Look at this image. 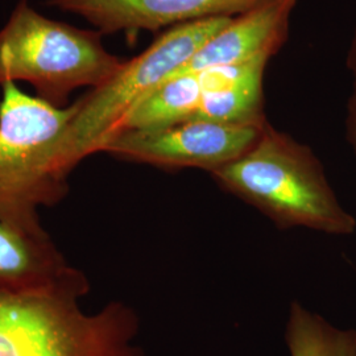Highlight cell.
<instances>
[{"label": "cell", "mask_w": 356, "mask_h": 356, "mask_svg": "<svg viewBox=\"0 0 356 356\" xmlns=\"http://www.w3.org/2000/svg\"><path fill=\"white\" fill-rule=\"evenodd\" d=\"M139 332L123 301L85 313L74 298L0 294V356H145Z\"/></svg>", "instance_id": "4"}, {"label": "cell", "mask_w": 356, "mask_h": 356, "mask_svg": "<svg viewBox=\"0 0 356 356\" xmlns=\"http://www.w3.org/2000/svg\"><path fill=\"white\" fill-rule=\"evenodd\" d=\"M270 58L261 57L247 64L172 76L144 97L115 134L191 120L264 126L268 123L264 76Z\"/></svg>", "instance_id": "6"}, {"label": "cell", "mask_w": 356, "mask_h": 356, "mask_svg": "<svg viewBox=\"0 0 356 356\" xmlns=\"http://www.w3.org/2000/svg\"><path fill=\"white\" fill-rule=\"evenodd\" d=\"M291 356H356L355 329H341L293 301L285 326Z\"/></svg>", "instance_id": "11"}, {"label": "cell", "mask_w": 356, "mask_h": 356, "mask_svg": "<svg viewBox=\"0 0 356 356\" xmlns=\"http://www.w3.org/2000/svg\"><path fill=\"white\" fill-rule=\"evenodd\" d=\"M267 124L191 120L152 129H127L106 141L101 153L168 172L201 169L213 173L247 152Z\"/></svg>", "instance_id": "7"}, {"label": "cell", "mask_w": 356, "mask_h": 356, "mask_svg": "<svg viewBox=\"0 0 356 356\" xmlns=\"http://www.w3.org/2000/svg\"><path fill=\"white\" fill-rule=\"evenodd\" d=\"M346 63H347L348 70L351 72V74L355 78L356 83V28L353 40H351L350 49H348V53H347V61Z\"/></svg>", "instance_id": "13"}, {"label": "cell", "mask_w": 356, "mask_h": 356, "mask_svg": "<svg viewBox=\"0 0 356 356\" xmlns=\"http://www.w3.org/2000/svg\"><path fill=\"white\" fill-rule=\"evenodd\" d=\"M210 176L280 229L339 236L355 232V216L338 200L312 148L270 123L247 152Z\"/></svg>", "instance_id": "2"}, {"label": "cell", "mask_w": 356, "mask_h": 356, "mask_svg": "<svg viewBox=\"0 0 356 356\" xmlns=\"http://www.w3.org/2000/svg\"><path fill=\"white\" fill-rule=\"evenodd\" d=\"M346 131L347 140L351 144L356 157V83L354 85L353 94L347 104V119H346Z\"/></svg>", "instance_id": "12"}, {"label": "cell", "mask_w": 356, "mask_h": 356, "mask_svg": "<svg viewBox=\"0 0 356 356\" xmlns=\"http://www.w3.org/2000/svg\"><path fill=\"white\" fill-rule=\"evenodd\" d=\"M74 102L56 107L16 83L0 98V220L33 235H45L41 207L64 201L69 176V131Z\"/></svg>", "instance_id": "1"}, {"label": "cell", "mask_w": 356, "mask_h": 356, "mask_svg": "<svg viewBox=\"0 0 356 356\" xmlns=\"http://www.w3.org/2000/svg\"><path fill=\"white\" fill-rule=\"evenodd\" d=\"M102 38L97 29L57 22L19 0L0 29V89L26 82L40 99L67 107L76 90L102 86L126 63L104 48Z\"/></svg>", "instance_id": "3"}, {"label": "cell", "mask_w": 356, "mask_h": 356, "mask_svg": "<svg viewBox=\"0 0 356 356\" xmlns=\"http://www.w3.org/2000/svg\"><path fill=\"white\" fill-rule=\"evenodd\" d=\"M267 0H48L63 13H74L102 35L159 32L216 17H235Z\"/></svg>", "instance_id": "8"}, {"label": "cell", "mask_w": 356, "mask_h": 356, "mask_svg": "<svg viewBox=\"0 0 356 356\" xmlns=\"http://www.w3.org/2000/svg\"><path fill=\"white\" fill-rule=\"evenodd\" d=\"M89 279L70 264L49 234L33 235L0 220V294L81 300Z\"/></svg>", "instance_id": "9"}, {"label": "cell", "mask_w": 356, "mask_h": 356, "mask_svg": "<svg viewBox=\"0 0 356 356\" xmlns=\"http://www.w3.org/2000/svg\"><path fill=\"white\" fill-rule=\"evenodd\" d=\"M231 19H207L163 31L145 51L126 60L110 81L74 101L76 114L69 131L72 168L76 169L91 154L101 153L126 115L186 64Z\"/></svg>", "instance_id": "5"}, {"label": "cell", "mask_w": 356, "mask_h": 356, "mask_svg": "<svg viewBox=\"0 0 356 356\" xmlns=\"http://www.w3.org/2000/svg\"><path fill=\"white\" fill-rule=\"evenodd\" d=\"M297 1L267 0L232 17L172 76L275 57L288 40L291 16Z\"/></svg>", "instance_id": "10"}]
</instances>
